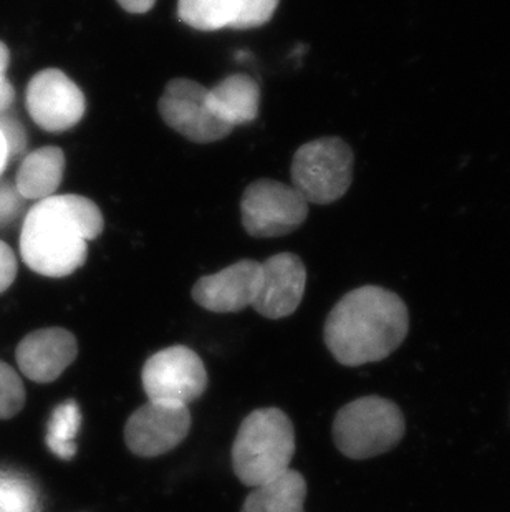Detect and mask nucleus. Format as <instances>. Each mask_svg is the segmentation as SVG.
Wrapping results in <instances>:
<instances>
[{"label": "nucleus", "instance_id": "obj_14", "mask_svg": "<svg viewBox=\"0 0 510 512\" xmlns=\"http://www.w3.org/2000/svg\"><path fill=\"white\" fill-rule=\"evenodd\" d=\"M78 355L75 335L65 329H40L17 347V363L25 377L37 383L55 382Z\"/></svg>", "mask_w": 510, "mask_h": 512}, {"label": "nucleus", "instance_id": "obj_12", "mask_svg": "<svg viewBox=\"0 0 510 512\" xmlns=\"http://www.w3.org/2000/svg\"><path fill=\"white\" fill-rule=\"evenodd\" d=\"M262 266V281L254 307L267 319H284L299 309L307 285V269L299 256L282 252Z\"/></svg>", "mask_w": 510, "mask_h": 512}, {"label": "nucleus", "instance_id": "obj_23", "mask_svg": "<svg viewBox=\"0 0 510 512\" xmlns=\"http://www.w3.org/2000/svg\"><path fill=\"white\" fill-rule=\"evenodd\" d=\"M22 199L19 191L12 186H0V224L9 223L19 213Z\"/></svg>", "mask_w": 510, "mask_h": 512}, {"label": "nucleus", "instance_id": "obj_5", "mask_svg": "<svg viewBox=\"0 0 510 512\" xmlns=\"http://www.w3.org/2000/svg\"><path fill=\"white\" fill-rule=\"evenodd\" d=\"M355 156L347 141L325 136L300 146L292 161V186L308 204H332L353 183Z\"/></svg>", "mask_w": 510, "mask_h": 512}, {"label": "nucleus", "instance_id": "obj_8", "mask_svg": "<svg viewBox=\"0 0 510 512\" xmlns=\"http://www.w3.org/2000/svg\"><path fill=\"white\" fill-rule=\"evenodd\" d=\"M207 88L191 78H174L164 87L158 108L169 128L194 143H214L231 133L232 128L219 120L206 100Z\"/></svg>", "mask_w": 510, "mask_h": 512}, {"label": "nucleus", "instance_id": "obj_13", "mask_svg": "<svg viewBox=\"0 0 510 512\" xmlns=\"http://www.w3.org/2000/svg\"><path fill=\"white\" fill-rule=\"evenodd\" d=\"M262 281L260 262L239 261L222 271L201 277L193 287V299L203 309L227 314L254 305Z\"/></svg>", "mask_w": 510, "mask_h": 512}, {"label": "nucleus", "instance_id": "obj_22", "mask_svg": "<svg viewBox=\"0 0 510 512\" xmlns=\"http://www.w3.org/2000/svg\"><path fill=\"white\" fill-rule=\"evenodd\" d=\"M17 276V259L12 249L0 241V294L14 284Z\"/></svg>", "mask_w": 510, "mask_h": 512}, {"label": "nucleus", "instance_id": "obj_4", "mask_svg": "<svg viewBox=\"0 0 510 512\" xmlns=\"http://www.w3.org/2000/svg\"><path fill=\"white\" fill-rule=\"evenodd\" d=\"M405 430V416L393 401L365 397L338 411L333 421V440L348 458L368 459L395 448Z\"/></svg>", "mask_w": 510, "mask_h": 512}, {"label": "nucleus", "instance_id": "obj_9", "mask_svg": "<svg viewBox=\"0 0 510 512\" xmlns=\"http://www.w3.org/2000/svg\"><path fill=\"white\" fill-rule=\"evenodd\" d=\"M191 430L188 406L148 400L126 421L125 441L131 453L154 458L181 445Z\"/></svg>", "mask_w": 510, "mask_h": 512}, {"label": "nucleus", "instance_id": "obj_15", "mask_svg": "<svg viewBox=\"0 0 510 512\" xmlns=\"http://www.w3.org/2000/svg\"><path fill=\"white\" fill-rule=\"evenodd\" d=\"M206 100L211 112L234 130L259 115V83L249 75L236 73L224 78L216 87L207 88Z\"/></svg>", "mask_w": 510, "mask_h": 512}, {"label": "nucleus", "instance_id": "obj_3", "mask_svg": "<svg viewBox=\"0 0 510 512\" xmlns=\"http://www.w3.org/2000/svg\"><path fill=\"white\" fill-rule=\"evenodd\" d=\"M295 455V430L279 408H260L242 421L232 446L237 478L251 488L287 473Z\"/></svg>", "mask_w": 510, "mask_h": 512}, {"label": "nucleus", "instance_id": "obj_16", "mask_svg": "<svg viewBox=\"0 0 510 512\" xmlns=\"http://www.w3.org/2000/svg\"><path fill=\"white\" fill-rule=\"evenodd\" d=\"M65 173V155L57 146H44L30 153L20 166L15 189L24 199L50 198L57 193Z\"/></svg>", "mask_w": 510, "mask_h": 512}, {"label": "nucleus", "instance_id": "obj_25", "mask_svg": "<svg viewBox=\"0 0 510 512\" xmlns=\"http://www.w3.org/2000/svg\"><path fill=\"white\" fill-rule=\"evenodd\" d=\"M130 14H146L153 9L156 0H116Z\"/></svg>", "mask_w": 510, "mask_h": 512}, {"label": "nucleus", "instance_id": "obj_18", "mask_svg": "<svg viewBox=\"0 0 510 512\" xmlns=\"http://www.w3.org/2000/svg\"><path fill=\"white\" fill-rule=\"evenodd\" d=\"M82 426V413L75 400L63 401L50 416L49 430H47V446L53 455L60 459L70 461L77 455L78 431Z\"/></svg>", "mask_w": 510, "mask_h": 512}, {"label": "nucleus", "instance_id": "obj_1", "mask_svg": "<svg viewBox=\"0 0 510 512\" xmlns=\"http://www.w3.org/2000/svg\"><path fill=\"white\" fill-rule=\"evenodd\" d=\"M105 228L102 211L78 194H53L25 216L20 252L25 264L45 277H67L85 264L88 242Z\"/></svg>", "mask_w": 510, "mask_h": 512}, {"label": "nucleus", "instance_id": "obj_26", "mask_svg": "<svg viewBox=\"0 0 510 512\" xmlns=\"http://www.w3.org/2000/svg\"><path fill=\"white\" fill-rule=\"evenodd\" d=\"M9 160V148H7V143H5V138L4 135H2V131H0V173L4 171L5 165H7V161Z\"/></svg>", "mask_w": 510, "mask_h": 512}, {"label": "nucleus", "instance_id": "obj_21", "mask_svg": "<svg viewBox=\"0 0 510 512\" xmlns=\"http://www.w3.org/2000/svg\"><path fill=\"white\" fill-rule=\"evenodd\" d=\"M0 131L4 135L5 143L9 148V156L19 155L20 151L25 148L24 128L20 126L19 121L10 120V118H2L0 116Z\"/></svg>", "mask_w": 510, "mask_h": 512}, {"label": "nucleus", "instance_id": "obj_7", "mask_svg": "<svg viewBox=\"0 0 510 512\" xmlns=\"http://www.w3.org/2000/svg\"><path fill=\"white\" fill-rule=\"evenodd\" d=\"M148 400L188 406L203 397L207 372L198 353L184 345L164 348L148 358L141 373Z\"/></svg>", "mask_w": 510, "mask_h": 512}, {"label": "nucleus", "instance_id": "obj_24", "mask_svg": "<svg viewBox=\"0 0 510 512\" xmlns=\"http://www.w3.org/2000/svg\"><path fill=\"white\" fill-rule=\"evenodd\" d=\"M7 67H9V50L0 42V115L14 102V88L5 78Z\"/></svg>", "mask_w": 510, "mask_h": 512}, {"label": "nucleus", "instance_id": "obj_10", "mask_svg": "<svg viewBox=\"0 0 510 512\" xmlns=\"http://www.w3.org/2000/svg\"><path fill=\"white\" fill-rule=\"evenodd\" d=\"M27 110L32 120L50 133L67 131L82 121L87 100L82 88L57 68L37 73L27 87Z\"/></svg>", "mask_w": 510, "mask_h": 512}, {"label": "nucleus", "instance_id": "obj_2", "mask_svg": "<svg viewBox=\"0 0 510 512\" xmlns=\"http://www.w3.org/2000/svg\"><path fill=\"white\" fill-rule=\"evenodd\" d=\"M408 330V309L400 295L365 285L338 300L328 314L323 339L338 362L358 367L391 355Z\"/></svg>", "mask_w": 510, "mask_h": 512}, {"label": "nucleus", "instance_id": "obj_19", "mask_svg": "<svg viewBox=\"0 0 510 512\" xmlns=\"http://www.w3.org/2000/svg\"><path fill=\"white\" fill-rule=\"evenodd\" d=\"M0 512H39V493L29 478L0 471Z\"/></svg>", "mask_w": 510, "mask_h": 512}, {"label": "nucleus", "instance_id": "obj_11", "mask_svg": "<svg viewBox=\"0 0 510 512\" xmlns=\"http://www.w3.org/2000/svg\"><path fill=\"white\" fill-rule=\"evenodd\" d=\"M279 0H179L178 15L191 29H257L275 14Z\"/></svg>", "mask_w": 510, "mask_h": 512}, {"label": "nucleus", "instance_id": "obj_20", "mask_svg": "<svg viewBox=\"0 0 510 512\" xmlns=\"http://www.w3.org/2000/svg\"><path fill=\"white\" fill-rule=\"evenodd\" d=\"M24 405L25 388L19 373L7 363L0 362V420L14 418Z\"/></svg>", "mask_w": 510, "mask_h": 512}, {"label": "nucleus", "instance_id": "obj_17", "mask_svg": "<svg viewBox=\"0 0 510 512\" xmlns=\"http://www.w3.org/2000/svg\"><path fill=\"white\" fill-rule=\"evenodd\" d=\"M307 483L304 476L289 469L279 478L254 488L241 512H305Z\"/></svg>", "mask_w": 510, "mask_h": 512}, {"label": "nucleus", "instance_id": "obj_6", "mask_svg": "<svg viewBox=\"0 0 510 512\" xmlns=\"http://www.w3.org/2000/svg\"><path fill=\"white\" fill-rule=\"evenodd\" d=\"M242 224L252 237H280L297 231L308 218V203L290 184L259 179L241 201Z\"/></svg>", "mask_w": 510, "mask_h": 512}]
</instances>
